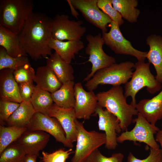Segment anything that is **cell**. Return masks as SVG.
<instances>
[{
    "label": "cell",
    "mask_w": 162,
    "mask_h": 162,
    "mask_svg": "<svg viewBox=\"0 0 162 162\" xmlns=\"http://www.w3.org/2000/svg\"><path fill=\"white\" fill-rule=\"evenodd\" d=\"M0 46L10 56L15 58L27 56L20 43L18 34L0 26Z\"/></svg>",
    "instance_id": "cell-23"
},
{
    "label": "cell",
    "mask_w": 162,
    "mask_h": 162,
    "mask_svg": "<svg viewBox=\"0 0 162 162\" xmlns=\"http://www.w3.org/2000/svg\"><path fill=\"white\" fill-rule=\"evenodd\" d=\"M29 62L27 56L12 57L8 54L3 47L0 46V70L4 68L14 70Z\"/></svg>",
    "instance_id": "cell-29"
},
{
    "label": "cell",
    "mask_w": 162,
    "mask_h": 162,
    "mask_svg": "<svg viewBox=\"0 0 162 162\" xmlns=\"http://www.w3.org/2000/svg\"><path fill=\"white\" fill-rule=\"evenodd\" d=\"M33 8L32 0H0V26L18 34Z\"/></svg>",
    "instance_id": "cell-3"
},
{
    "label": "cell",
    "mask_w": 162,
    "mask_h": 162,
    "mask_svg": "<svg viewBox=\"0 0 162 162\" xmlns=\"http://www.w3.org/2000/svg\"><path fill=\"white\" fill-rule=\"evenodd\" d=\"M133 122L135 123L134 128L130 131L123 132L117 136V142L122 143L126 141L138 142L147 144L150 148H159V146L154 136L160 130L159 128L149 123L139 113Z\"/></svg>",
    "instance_id": "cell-7"
},
{
    "label": "cell",
    "mask_w": 162,
    "mask_h": 162,
    "mask_svg": "<svg viewBox=\"0 0 162 162\" xmlns=\"http://www.w3.org/2000/svg\"><path fill=\"white\" fill-rule=\"evenodd\" d=\"M27 130L26 127L0 126V154L8 146L16 141Z\"/></svg>",
    "instance_id": "cell-28"
},
{
    "label": "cell",
    "mask_w": 162,
    "mask_h": 162,
    "mask_svg": "<svg viewBox=\"0 0 162 162\" xmlns=\"http://www.w3.org/2000/svg\"><path fill=\"white\" fill-rule=\"evenodd\" d=\"M19 92L22 101H30L35 86L33 82L18 83Z\"/></svg>",
    "instance_id": "cell-37"
},
{
    "label": "cell",
    "mask_w": 162,
    "mask_h": 162,
    "mask_svg": "<svg viewBox=\"0 0 162 162\" xmlns=\"http://www.w3.org/2000/svg\"><path fill=\"white\" fill-rule=\"evenodd\" d=\"M14 70L9 68L0 70V100L20 103L22 100L20 94L18 83L14 76Z\"/></svg>",
    "instance_id": "cell-17"
},
{
    "label": "cell",
    "mask_w": 162,
    "mask_h": 162,
    "mask_svg": "<svg viewBox=\"0 0 162 162\" xmlns=\"http://www.w3.org/2000/svg\"><path fill=\"white\" fill-rule=\"evenodd\" d=\"M88 44L85 52L89 56L88 62L92 64L91 71L84 79L83 81L89 80L98 71L116 63L115 58L106 54L103 47L104 44L100 33L93 36L88 34L86 36Z\"/></svg>",
    "instance_id": "cell-8"
},
{
    "label": "cell",
    "mask_w": 162,
    "mask_h": 162,
    "mask_svg": "<svg viewBox=\"0 0 162 162\" xmlns=\"http://www.w3.org/2000/svg\"><path fill=\"white\" fill-rule=\"evenodd\" d=\"M77 132L76 145L71 162H85L95 150L105 144L104 133L95 130L88 131L83 123L76 119L75 121Z\"/></svg>",
    "instance_id": "cell-6"
},
{
    "label": "cell",
    "mask_w": 162,
    "mask_h": 162,
    "mask_svg": "<svg viewBox=\"0 0 162 162\" xmlns=\"http://www.w3.org/2000/svg\"><path fill=\"white\" fill-rule=\"evenodd\" d=\"M49 46L64 60L70 64L75 55L84 47V43L81 40L64 41L52 38L49 41Z\"/></svg>",
    "instance_id": "cell-20"
},
{
    "label": "cell",
    "mask_w": 162,
    "mask_h": 162,
    "mask_svg": "<svg viewBox=\"0 0 162 162\" xmlns=\"http://www.w3.org/2000/svg\"><path fill=\"white\" fill-rule=\"evenodd\" d=\"M50 134L40 130H27L16 141L26 154L39 155V152L44 149L50 140Z\"/></svg>",
    "instance_id": "cell-16"
},
{
    "label": "cell",
    "mask_w": 162,
    "mask_h": 162,
    "mask_svg": "<svg viewBox=\"0 0 162 162\" xmlns=\"http://www.w3.org/2000/svg\"><path fill=\"white\" fill-rule=\"evenodd\" d=\"M70 0L73 6L88 21L100 29L102 32H107V25L112 20L98 8V0Z\"/></svg>",
    "instance_id": "cell-12"
},
{
    "label": "cell",
    "mask_w": 162,
    "mask_h": 162,
    "mask_svg": "<svg viewBox=\"0 0 162 162\" xmlns=\"http://www.w3.org/2000/svg\"><path fill=\"white\" fill-rule=\"evenodd\" d=\"M136 108L149 123L155 125L162 119V89L152 98L140 100L136 104Z\"/></svg>",
    "instance_id": "cell-18"
},
{
    "label": "cell",
    "mask_w": 162,
    "mask_h": 162,
    "mask_svg": "<svg viewBox=\"0 0 162 162\" xmlns=\"http://www.w3.org/2000/svg\"><path fill=\"white\" fill-rule=\"evenodd\" d=\"M36 112L30 101H22L8 119V126L26 127Z\"/></svg>",
    "instance_id": "cell-25"
},
{
    "label": "cell",
    "mask_w": 162,
    "mask_h": 162,
    "mask_svg": "<svg viewBox=\"0 0 162 162\" xmlns=\"http://www.w3.org/2000/svg\"><path fill=\"white\" fill-rule=\"evenodd\" d=\"M110 29L108 32H102L104 44L116 54L132 56L138 61H144L147 52H143L135 49L131 42L123 36L119 26L112 21L109 25Z\"/></svg>",
    "instance_id": "cell-9"
},
{
    "label": "cell",
    "mask_w": 162,
    "mask_h": 162,
    "mask_svg": "<svg viewBox=\"0 0 162 162\" xmlns=\"http://www.w3.org/2000/svg\"><path fill=\"white\" fill-rule=\"evenodd\" d=\"M34 82L36 86L51 93L58 89L63 84L53 71L47 65L37 68Z\"/></svg>",
    "instance_id": "cell-21"
},
{
    "label": "cell",
    "mask_w": 162,
    "mask_h": 162,
    "mask_svg": "<svg viewBox=\"0 0 162 162\" xmlns=\"http://www.w3.org/2000/svg\"><path fill=\"white\" fill-rule=\"evenodd\" d=\"M67 1L70 6L71 14L73 15V16H74L76 18H77L78 15H79V14H78L77 12L75 10L76 9L71 4L70 0H67Z\"/></svg>",
    "instance_id": "cell-40"
},
{
    "label": "cell",
    "mask_w": 162,
    "mask_h": 162,
    "mask_svg": "<svg viewBox=\"0 0 162 162\" xmlns=\"http://www.w3.org/2000/svg\"><path fill=\"white\" fill-rule=\"evenodd\" d=\"M146 41L149 47L146 58L154 66L156 72V79L162 84V37L152 34L147 37Z\"/></svg>",
    "instance_id": "cell-19"
},
{
    "label": "cell",
    "mask_w": 162,
    "mask_h": 162,
    "mask_svg": "<svg viewBox=\"0 0 162 162\" xmlns=\"http://www.w3.org/2000/svg\"><path fill=\"white\" fill-rule=\"evenodd\" d=\"M35 74V72L29 62L13 71L14 77L17 83L33 82Z\"/></svg>",
    "instance_id": "cell-31"
},
{
    "label": "cell",
    "mask_w": 162,
    "mask_h": 162,
    "mask_svg": "<svg viewBox=\"0 0 162 162\" xmlns=\"http://www.w3.org/2000/svg\"><path fill=\"white\" fill-rule=\"evenodd\" d=\"M74 81L62 84L58 89L51 93L53 102L57 106L65 108H74L75 103Z\"/></svg>",
    "instance_id": "cell-24"
},
{
    "label": "cell",
    "mask_w": 162,
    "mask_h": 162,
    "mask_svg": "<svg viewBox=\"0 0 162 162\" xmlns=\"http://www.w3.org/2000/svg\"><path fill=\"white\" fill-rule=\"evenodd\" d=\"M46 63L62 83L74 81V69L70 63L64 60L55 52L46 58Z\"/></svg>",
    "instance_id": "cell-22"
},
{
    "label": "cell",
    "mask_w": 162,
    "mask_h": 162,
    "mask_svg": "<svg viewBox=\"0 0 162 162\" xmlns=\"http://www.w3.org/2000/svg\"><path fill=\"white\" fill-rule=\"evenodd\" d=\"M36 112L48 115L54 104L51 93L35 86L30 100Z\"/></svg>",
    "instance_id": "cell-27"
},
{
    "label": "cell",
    "mask_w": 162,
    "mask_h": 162,
    "mask_svg": "<svg viewBox=\"0 0 162 162\" xmlns=\"http://www.w3.org/2000/svg\"><path fill=\"white\" fill-rule=\"evenodd\" d=\"M135 67V64L129 61L114 63L97 71L85 86L88 91H93L99 85L125 84L131 78Z\"/></svg>",
    "instance_id": "cell-4"
},
{
    "label": "cell",
    "mask_w": 162,
    "mask_h": 162,
    "mask_svg": "<svg viewBox=\"0 0 162 162\" xmlns=\"http://www.w3.org/2000/svg\"><path fill=\"white\" fill-rule=\"evenodd\" d=\"M150 64L144 61H138L135 64V70L130 80L125 84L124 95L126 98L130 97V103L135 106L136 96L140 90L146 87L149 93L154 94L161 88V84L157 81L150 71Z\"/></svg>",
    "instance_id": "cell-5"
},
{
    "label": "cell",
    "mask_w": 162,
    "mask_h": 162,
    "mask_svg": "<svg viewBox=\"0 0 162 162\" xmlns=\"http://www.w3.org/2000/svg\"><path fill=\"white\" fill-rule=\"evenodd\" d=\"M20 104L9 101L0 100L1 122H7L9 117L19 107Z\"/></svg>",
    "instance_id": "cell-35"
},
{
    "label": "cell",
    "mask_w": 162,
    "mask_h": 162,
    "mask_svg": "<svg viewBox=\"0 0 162 162\" xmlns=\"http://www.w3.org/2000/svg\"><path fill=\"white\" fill-rule=\"evenodd\" d=\"M161 125H162V122Z\"/></svg>",
    "instance_id": "cell-42"
},
{
    "label": "cell",
    "mask_w": 162,
    "mask_h": 162,
    "mask_svg": "<svg viewBox=\"0 0 162 162\" xmlns=\"http://www.w3.org/2000/svg\"><path fill=\"white\" fill-rule=\"evenodd\" d=\"M39 162H42L41 161H40Z\"/></svg>",
    "instance_id": "cell-41"
},
{
    "label": "cell",
    "mask_w": 162,
    "mask_h": 162,
    "mask_svg": "<svg viewBox=\"0 0 162 162\" xmlns=\"http://www.w3.org/2000/svg\"><path fill=\"white\" fill-rule=\"evenodd\" d=\"M124 158L123 154L121 153H113L110 157H106L97 149L90 155L85 162H122Z\"/></svg>",
    "instance_id": "cell-34"
},
{
    "label": "cell",
    "mask_w": 162,
    "mask_h": 162,
    "mask_svg": "<svg viewBox=\"0 0 162 162\" xmlns=\"http://www.w3.org/2000/svg\"><path fill=\"white\" fill-rule=\"evenodd\" d=\"M38 156L34 154H26L22 162H36V159Z\"/></svg>",
    "instance_id": "cell-38"
},
{
    "label": "cell",
    "mask_w": 162,
    "mask_h": 162,
    "mask_svg": "<svg viewBox=\"0 0 162 162\" xmlns=\"http://www.w3.org/2000/svg\"><path fill=\"white\" fill-rule=\"evenodd\" d=\"M74 89L76 118L88 120L95 114L98 106L96 95L93 91H86L80 82L75 83Z\"/></svg>",
    "instance_id": "cell-14"
},
{
    "label": "cell",
    "mask_w": 162,
    "mask_h": 162,
    "mask_svg": "<svg viewBox=\"0 0 162 162\" xmlns=\"http://www.w3.org/2000/svg\"><path fill=\"white\" fill-rule=\"evenodd\" d=\"M52 21L44 13L33 12L18 34L22 48L32 59H46L52 54L49 46Z\"/></svg>",
    "instance_id": "cell-1"
},
{
    "label": "cell",
    "mask_w": 162,
    "mask_h": 162,
    "mask_svg": "<svg viewBox=\"0 0 162 162\" xmlns=\"http://www.w3.org/2000/svg\"><path fill=\"white\" fill-rule=\"evenodd\" d=\"M48 115L56 118L60 124L68 141L73 143L76 142L77 132L75 121L77 119L74 108H65L54 103Z\"/></svg>",
    "instance_id": "cell-15"
},
{
    "label": "cell",
    "mask_w": 162,
    "mask_h": 162,
    "mask_svg": "<svg viewBox=\"0 0 162 162\" xmlns=\"http://www.w3.org/2000/svg\"><path fill=\"white\" fill-rule=\"evenodd\" d=\"M97 5L100 10L119 27L124 23L121 15L113 7L112 0H98Z\"/></svg>",
    "instance_id": "cell-32"
},
{
    "label": "cell",
    "mask_w": 162,
    "mask_h": 162,
    "mask_svg": "<svg viewBox=\"0 0 162 162\" xmlns=\"http://www.w3.org/2000/svg\"><path fill=\"white\" fill-rule=\"evenodd\" d=\"M29 131L40 130L52 135L56 140L64 146L72 148L73 143L67 140L65 132L58 120L48 115L36 112L26 127Z\"/></svg>",
    "instance_id": "cell-11"
},
{
    "label": "cell",
    "mask_w": 162,
    "mask_h": 162,
    "mask_svg": "<svg viewBox=\"0 0 162 162\" xmlns=\"http://www.w3.org/2000/svg\"><path fill=\"white\" fill-rule=\"evenodd\" d=\"M26 154L16 142L13 143L0 154V162H22Z\"/></svg>",
    "instance_id": "cell-30"
},
{
    "label": "cell",
    "mask_w": 162,
    "mask_h": 162,
    "mask_svg": "<svg viewBox=\"0 0 162 162\" xmlns=\"http://www.w3.org/2000/svg\"><path fill=\"white\" fill-rule=\"evenodd\" d=\"M73 152L72 148L67 150L60 149L51 153L43 151L41 161L42 162H65Z\"/></svg>",
    "instance_id": "cell-33"
},
{
    "label": "cell",
    "mask_w": 162,
    "mask_h": 162,
    "mask_svg": "<svg viewBox=\"0 0 162 162\" xmlns=\"http://www.w3.org/2000/svg\"><path fill=\"white\" fill-rule=\"evenodd\" d=\"M127 162H162V153L161 149L150 148L149 155L146 158L140 159L136 158L130 152L127 157Z\"/></svg>",
    "instance_id": "cell-36"
},
{
    "label": "cell",
    "mask_w": 162,
    "mask_h": 162,
    "mask_svg": "<svg viewBox=\"0 0 162 162\" xmlns=\"http://www.w3.org/2000/svg\"><path fill=\"white\" fill-rule=\"evenodd\" d=\"M96 95L98 105L105 108L118 118L122 132L127 130L133 122V116H137L139 112L135 106L127 103L122 87L113 86Z\"/></svg>",
    "instance_id": "cell-2"
},
{
    "label": "cell",
    "mask_w": 162,
    "mask_h": 162,
    "mask_svg": "<svg viewBox=\"0 0 162 162\" xmlns=\"http://www.w3.org/2000/svg\"><path fill=\"white\" fill-rule=\"evenodd\" d=\"M94 114L98 115L99 130L104 131L106 137L105 147L109 150L115 149L118 145L117 133L122 131L118 118L106 109L98 105Z\"/></svg>",
    "instance_id": "cell-13"
},
{
    "label": "cell",
    "mask_w": 162,
    "mask_h": 162,
    "mask_svg": "<svg viewBox=\"0 0 162 162\" xmlns=\"http://www.w3.org/2000/svg\"><path fill=\"white\" fill-rule=\"evenodd\" d=\"M155 140L160 145L162 153V129L159 130L156 134Z\"/></svg>",
    "instance_id": "cell-39"
},
{
    "label": "cell",
    "mask_w": 162,
    "mask_h": 162,
    "mask_svg": "<svg viewBox=\"0 0 162 162\" xmlns=\"http://www.w3.org/2000/svg\"><path fill=\"white\" fill-rule=\"evenodd\" d=\"M112 3L114 8L123 18L131 23L137 21L140 13L136 8L138 4L137 0H112Z\"/></svg>",
    "instance_id": "cell-26"
},
{
    "label": "cell",
    "mask_w": 162,
    "mask_h": 162,
    "mask_svg": "<svg viewBox=\"0 0 162 162\" xmlns=\"http://www.w3.org/2000/svg\"><path fill=\"white\" fill-rule=\"evenodd\" d=\"M83 23L81 20H71L67 15L57 14L52 19V38L62 41L81 40L86 31Z\"/></svg>",
    "instance_id": "cell-10"
}]
</instances>
